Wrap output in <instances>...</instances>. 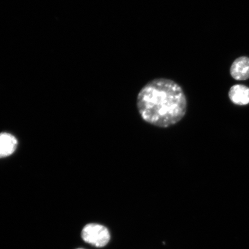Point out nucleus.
Segmentation results:
<instances>
[{"label":"nucleus","instance_id":"nucleus-3","mask_svg":"<svg viewBox=\"0 0 249 249\" xmlns=\"http://www.w3.org/2000/svg\"><path fill=\"white\" fill-rule=\"evenodd\" d=\"M230 73L235 80L249 79V58L241 57L236 59L231 65Z\"/></svg>","mask_w":249,"mask_h":249},{"label":"nucleus","instance_id":"nucleus-1","mask_svg":"<svg viewBox=\"0 0 249 249\" xmlns=\"http://www.w3.org/2000/svg\"><path fill=\"white\" fill-rule=\"evenodd\" d=\"M140 116L160 128L176 125L186 116L188 103L182 87L168 78H155L140 90L136 98Z\"/></svg>","mask_w":249,"mask_h":249},{"label":"nucleus","instance_id":"nucleus-5","mask_svg":"<svg viewBox=\"0 0 249 249\" xmlns=\"http://www.w3.org/2000/svg\"><path fill=\"white\" fill-rule=\"evenodd\" d=\"M18 142L14 136L9 133L0 134V151L2 157L13 154L17 148Z\"/></svg>","mask_w":249,"mask_h":249},{"label":"nucleus","instance_id":"nucleus-6","mask_svg":"<svg viewBox=\"0 0 249 249\" xmlns=\"http://www.w3.org/2000/svg\"><path fill=\"white\" fill-rule=\"evenodd\" d=\"M1 157H2V155L1 153V151H0V158H1Z\"/></svg>","mask_w":249,"mask_h":249},{"label":"nucleus","instance_id":"nucleus-7","mask_svg":"<svg viewBox=\"0 0 249 249\" xmlns=\"http://www.w3.org/2000/svg\"></svg>","mask_w":249,"mask_h":249},{"label":"nucleus","instance_id":"nucleus-4","mask_svg":"<svg viewBox=\"0 0 249 249\" xmlns=\"http://www.w3.org/2000/svg\"><path fill=\"white\" fill-rule=\"evenodd\" d=\"M229 97L233 104L244 106L249 104V88L244 85H235L230 89Z\"/></svg>","mask_w":249,"mask_h":249},{"label":"nucleus","instance_id":"nucleus-2","mask_svg":"<svg viewBox=\"0 0 249 249\" xmlns=\"http://www.w3.org/2000/svg\"><path fill=\"white\" fill-rule=\"evenodd\" d=\"M84 241L97 248H103L107 245L110 239L108 229L104 226L90 223L84 227L82 232Z\"/></svg>","mask_w":249,"mask_h":249}]
</instances>
